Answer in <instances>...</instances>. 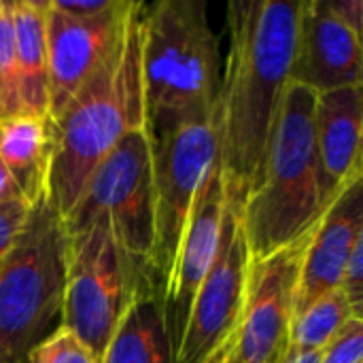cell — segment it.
I'll return each mask as SVG.
<instances>
[{
	"label": "cell",
	"instance_id": "cell-1",
	"mask_svg": "<svg viewBox=\"0 0 363 363\" xmlns=\"http://www.w3.org/2000/svg\"><path fill=\"white\" fill-rule=\"evenodd\" d=\"M302 0L228 4L230 57L217 100V157L228 202L240 213L257 185L289 85Z\"/></svg>",
	"mask_w": 363,
	"mask_h": 363
},
{
	"label": "cell",
	"instance_id": "cell-2",
	"mask_svg": "<svg viewBox=\"0 0 363 363\" xmlns=\"http://www.w3.org/2000/svg\"><path fill=\"white\" fill-rule=\"evenodd\" d=\"M143 2H130L123 28L83 87L51 121L53 155L47 196L62 219L79 204L94 170L145 121Z\"/></svg>",
	"mask_w": 363,
	"mask_h": 363
},
{
	"label": "cell",
	"instance_id": "cell-3",
	"mask_svg": "<svg viewBox=\"0 0 363 363\" xmlns=\"http://www.w3.org/2000/svg\"><path fill=\"white\" fill-rule=\"evenodd\" d=\"M143 89L151 140L215 117L219 45L202 0L143 4Z\"/></svg>",
	"mask_w": 363,
	"mask_h": 363
},
{
	"label": "cell",
	"instance_id": "cell-4",
	"mask_svg": "<svg viewBox=\"0 0 363 363\" xmlns=\"http://www.w3.org/2000/svg\"><path fill=\"white\" fill-rule=\"evenodd\" d=\"M315 91L287 85L262 174L238 213L251 259L298 242L330 208L315 149Z\"/></svg>",
	"mask_w": 363,
	"mask_h": 363
},
{
	"label": "cell",
	"instance_id": "cell-5",
	"mask_svg": "<svg viewBox=\"0 0 363 363\" xmlns=\"http://www.w3.org/2000/svg\"><path fill=\"white\" fill-rule=\"evenodd\" d=\"M66 266L64 219L45 196L0 266V363L23 362L62 321Z\"/></svg>",
	"mask_w": 363,
	"mask_h": 363
},
{
	"label": "cell",
	"instance_id": "cell-6",
	"mask_svg": "<svg viewBox=\"0 0 363 363\" xmlns=\"http://www.w3.org/2000/svg\"><path fill=\"white\" fill-rule=\"evenodd\" d=\"M153 204V145L147 125H143L130 130L100 162L79 204L64 219V228L66 234L72 236L102 215L136 279L153 289L149 283Z\"/></svg>",
	"mask_w": 363,
	"mask_h": 363
},
{
	"label": "cell",
	"instance_id": "cell-7",
	"mask_svg": "<svg viewBox=\"0 0 363 363\" xmlns=\"http://www.w3.org/2000/svg\"><path fill=\"white\" fill-rule=\"evenodd\" d=\"M138 291L153 289L136 279L102 215L83 232L68 236L60 325L70 330L98 363H102L125 308Z\"/></svg>",
	"mask_w": 363,
	"mask_h": 363
},
{
	"label": "cell",
	"instance_id": "cell-8",
	"mask_svg": "<svg viewBox=\"0 0 363 363\" xmlns=\"http://www.w3.org/2000/svg\"><path fill=\"white\" fill-rule=\"evenodd\" d=\"M151 145L155 217L149 283L162 300L177 262L196 191L217 155V113L211 119L185 123L151 140Z\"/></svg>",
	"mask_w": 363,
	"mask_h": 363
},
{
	"label": "cell",
	"instance_id": "cell-9",
	"mask_svg": "<svg viewBox=\"0 0 363 363\" xmlns=\"http://www.w3.org/2000/svg\"><path fill=\"white\" fill-rule=\"evenodd\" d=\"M313 230L270 257L251 259L245 304L225 363H285L300 266Z\"/></svg>",
	"mask_w": 363,
	"mask_h": 363
},
{
	"label": "cell",
	"instance_id": "cell-10",
	"mask_svg": "<svg viewBox=\"0 0 363 363\" xmlns=\"http://www.w3.org/2000/svg\"><path fill=\"white\" fill-rule=\"evenodd\" d=\"M249 264L238 213L225 198L217 253L191 304L174 363H206L234 334L245 304Z\"/></svg>",
	"mask_w": 363,
	"mask_h": 363
},
{
	"label": "cell",
	"instance_id": "cell-11",
	"mask_svg": "<svg viewBox=\"0 0 363 363\" xmlns=\"http://www.w3.org/2000/svg\"><path fill=\"white\" fill-rule=\"evenodd\" d=\"M225 213V187L221 177V164L215 155L213 164L204 172L200 187L194 198V206L183 232V240L177 253V262L162 296V311L166 321V332L172 345V355H177L191 304L196 294L215 259L221 221Z\"/></svg>",
	"mask_w": 363,
	"mask_h": 363
},
{
	"label": "cell",
	"instance_id": "cell-12",
	"mask_svg": "<svg viewBox=\"0 0 363 363\" xmlns=\"http://www.w3.org/2000/svg\"><path fill=\"white\" fill-rule=\"evenodd\" d=\"M132 0L94 17L74 19L47 4V66H49V119H55L70 98L83 87L117 40Z\"/></svg>",
	"mask_w": 363,
	"mask_h": 363
},
{
	"label": "cell",
	"instance_id": "cell-13",
	"mask_svg": "<svg viewBox=\"0 0 363 363\" xmlns=\"http://www.w3.org/2000/svg\"><path fill=\"white\" fill-rule=\"evenodd\" d=\"M362 36L342 23L325 0H302L289 83L325 94L362 87Z\"/></svg>",
	"mask_w": 363,
	"mask_h": 363
},
{
	"label": "cell",
	"instance_id": "cell-14",
	"mask_svg": "<svg viewBox=\"0 0 363 363\" xmlns=\"http://www.w3.org/2000/svg\"><path fill=\"white\" fill-rule=\"evenodd\" d=\"M362 177L353 179L334 198L311 234L300 266L294 317L302 315L311 304L340 285L351 251L363 238Z\"/></svg>",
	"mask_w": 363,
	"mask_h": 363
},
{
	"label": "cell",
	"instance_id": "cell-15",
	"mask_svg": "<svg viewBox=\"0 0 363 363\" xmlns=\"http://www.w3.org/2000/svg\"><path fill=\"white\" fill-rule=\"evenodd\" d=\"M362 87H345L317 94L315 102V149L323 202L334 198L357 177L362 166Z\"/></svg>",
	"mask_w": 363,
	"mask_h": 363
},
{
	"label": "cell",
	"instance_id": "cell-16",
	"mask_svg": "<svg viewBox=\"0 0 363 363\" xmlns=\"http://www.w3.org/2000/svg\"><path fill=\"white\" fill-rule=\"evenodd\" d=\"M53 155V132L49 117L15 115L0 121V164L15 194L32 208L47 196Z\"/></svg>",
	"mask_w": 363,
	"mask_h": 363
},
{
	"label": "cell",
	"instance_id": "cell-17",
	"mask_svg": "<svg viewBox=\"0 0 363 363\" xmlns=\"http://www.w3.org/2000/svg\"><path fill=\"white\" fill-rule=\"evenodd\" d=\"M49 0L11 2L15 30V57L23 113L49 117V66L45 11Z\"/></svg>",
	"mask_w": 363,
	"mask_h": 363
},
{
	"label": "cell",
	"instance_id": "cell-18",
	"mask_svg": "<svg viewBox=\"0 0 363 363\" xmlns=\"http://www.w3.org/2000/svg\"><path fill=\"white\" fill-rule=\"evenodd\" d=\"M102 363H174L157 294L138 291L132 298Z\"/></svg>",
	"mask_w": 363,
	"mask_h": 363
},
{
	"label": "cell",
	"instance_id": "cell-19",
	"mask_svg": "<svg viewBox=\"0 0 363 363\" xmlns=\"http://www.w3.org/2000/svg\"><path fill=\"white\" fill-rule=\"evenodd\" d=\"M355 313L340 289H334L294 317L289 334V353L321 351ZM359 319V317H357Z\"/></svg>",
	"mask_w": 363,
	"mask_h": 363
},
{
	"label": "cell",
	"instance_id": "cell-20",
	"mask_svg": "<svg viewBox=\"0 0 363 363\" xmlns=\"http://www.w3.org/2000/svg\"><path fill=\"white\" fill-rule=\"evenodd\" d=\"M21 91L15 57V30L11 2L0 0V121L21 115Z\"/></svg>",
	"mask_w": 363,
	"mask_h": 363
},
{
	"label": "cell",
	"instance_id": "cell-21",
	"mask_svg": "<svg viewBox=\"0 0 363 363\" xmlns=\"http://www.w3.org/2000/svg\"><path fill=\"white\" fill-rule=\"evenodd\" d=\"M26 359L28 363H98L91 351L62 325L40 340Z\"/></svg>",
	"mask_w": 363,
	"mask_h": 363
},
{
	"label": "cell",
	"instance_id": "cell-22",
	"mask_svg": "<svg viewBox=\"0 0 363 363\" xmlns=\"http://www.w3.org/2000/svg\"><path fill=\"white\" fill-rule=\"evenodd\" d=\"M319 363H363V319H349L321 349Z\"/></svg>",
	"mask_w": 363,
	"mask_h": 363
},
{
	"label": "cell",
	"instance_id": "cell-23",
	"mask_svg": "<svg viewBox=\"0 0 363 363\" xmlns=\"http://www.w3.org/2000/svg\"><path fill=\"white\" fill-rule=\"evenodd\" d=\"M28 215H30V206L19 196H11L0 202V266L9 255V251L13 249V245L17 242L28 221Z\"/></svg>",
	"mask_w": 363,
	"mask_h": 363
},
{
	"label": "cell",
	"instance_id": "cell-24",
	"mask_svg": "<svg viewBox=\"0 0 363 363\" xmlns=\"http://www.w3.org/2000/svg\"><path fill=\"white\" fill-rule=\"evenodd\" d=\"M338 289L345 294L355 317L363 319V238L357 240V245L351 251V257L345 266Z\"/></svg>",
	"mask_w": 363,
	"mask_h": 363
},
{
	"label": "cell",
	"instance_id": "cell-25",
	"mask_svg": "<svg viewBox=\"0 0 363 363\" xmlns=\"http://www.w3.org/2000/svg\"><path fill=\"white\" fill-rule=\"evenodd\" d=\"M53 9L74 19H94L117 6L119 0H49Z\"/></svg>",
	"mask_w": 363,
	"mask_h": 363
},
{
	"label": "cell",
	"instance_id": "cell-26",
	"mask_svg": "<svg viewBox=\"0 0 363 363\" xmlns=\"http://www.w3.org/2000/svg\"><path fill=\"white\" fill-rule=\"evenodd\" d=\"M328 9L342 21L347 23L355 34L362 36L363 21V2L362 0H325Z\"/></svg>",
	"mask_w": 363,
	"mask_h": 363
},
{
	"label": "cell",
	"instance_id": "cell-27",
	"mask_svg": "<svg viewBox=\"0 0 363 363\" xmlns=\"http://www.w3.org/2000/svg\"><path fill=\"white\" fill-rule=\"evenodd\" d=\"M321 359V351H313V353H289L285 363H319Z\"/></svg>",
	"mask_w": 363,
	"mask_h": 363
},
{
	"label": "cell",
	"instance_id": "cell-28",
	"mask_svg": "<svg viewBox=\"0 0 363 363\" xmlns=\"http://www.w3.org/2000/svg\"><path fill=\"white\" fill-rule=\"evenodd\" d=\"M11 196H17V194H15V189H13V183H11V179H9L6 170H4L2 164H0V202L6 200V198H11Z\"/></svg>",
	"mask_w": 363,
	"mask_h": 363
},
{
	"label": "cell",
	"instance_id": "cell-29",
	"mask_svg": "<svg viewBox=\"0 0 363 363\" xmlns=\"http://www.w3.org/2000/svg\"><path fill=\"white\" fill-rule=\"evenodd\" d=\"M228 342H230V338L208 357V362L206 363H225V355H228Z\"/></svg>",
	"mask_w": 363,
	"mask_h": 363
},
{
	"label": "cell",
	"instance_id": "cell-30",
	"mask_svg": "<svg viewBox=\"0 0 363 363\" xmlns=\"http://www.w3.org/2000/svg\"><path fill=\"white\" fill-rule=\"evenodd\" d=\"M17 363H28V359H23V362H17Z\"/></svg>",
	"mask_w": 363,
	"mask_h": 363
}]
</instances>
